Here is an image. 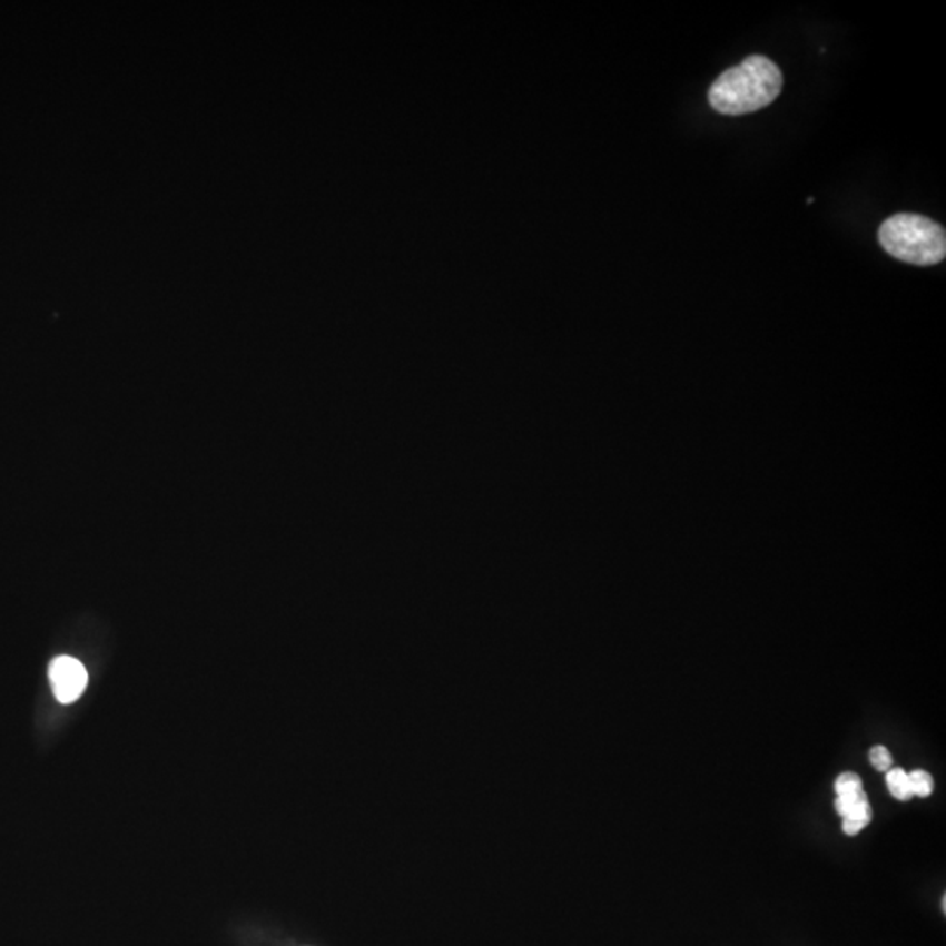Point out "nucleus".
I'll return each instance as SVG.
<instances>
[{"mask_svg":"<svg viewBox=\"0 0 946 946\" xmlns=\"http://www.w3.org/2000/svg\"><path fill=\"white\" fill-rule=\"evenodd\" d=\"M782 87V70L777 63L762 55H752L716 79L708 100L720 115H749L770 106Z\"/></svg>","mask_w":946,"mask_h":946,"instance_id":"obj_1","label":"nucleus"},{"mask_svg":"<svg viewBox=\"0 0 946 946\" xmlns=\"http://www.w3.org/2000/svg\"><path fill=\"white\" fill-rule=\"evenodd\" d=\"M869 761L878 771H889L893 768V756H890L889 749H885L884 745H877L869 750Z\"/></svg>","mask_w":946,"mask_h":946,"instance_id":"obj_8","label":"nucleus"},{"mask_svg":"<svg viewBox=\"0 0 946 946\" xmlns=\"http://www.w3.org/2000/svg\"><path fill=\"white\" fill-rule=\"evenodd\" d=\"M887 787H889L890 795L899 801H908V799L914 798L911 787H909L908 773L903 768H893V770L887 771Z\"/></svg>","mask_w":946,"mask_h":946,"instance_id":"obj_5","label":"nucleus"},{"mask_svg":"<svg viewBox=\"0 0 946 946\" xmlns=\"http://www.w3.org/2000/svg\"><path fill=\"white\" fill-rule=\"evenodd\" d=\"M908 778L909 787H911V795L918 796V798H927V796L933 795L934 780L927 771H911V773H908Z\"/></svg>","mask_w":946,"mask_h":946,"instance_id":"obj_6","label":"nucleus"},{"mask_svg":"<svg viewBox=\"0 0 946 946\" xmlns=\"http://www.w3.org/2000/svg\"><path fill=\"white\" fill-rule=\"evenodd\" d=\"M878 240L885 252L905 264L936 265L946 256L945 228L918 215H894L881 223Z\"/></svg>","mask_w":946,"mask_h":946,"instance_id":"obj_2","label":"nucleus"},{"mask_svg":"<svg viewBox=\"0 0 946 946\" xmlns=\"http://www.w3.org/2000/svg\"><path fill=\"white\" fill-rule=\"evenodd\" d=\"M835 789L838 796L854 795V792L865 790L863 789V780H860L859 775L850 773V771L841 773L836 778Z\"/></svg>","mask_w":946,"mask_h":946,"instance_id":"obj_7","label":"nucleus"},{"mask_svg":"<svg viewBox=\"0 0 946 946\" xmlns=\"http://www.w3.org/2000/svg\"><path fill=\"white\" fill-rule=\"evenodd\" d=\"M942 906H943V911H946V896H943Z\"/></svg>","mask_w":946,"mask_h":946,"instance_id":"obj_9","label":"nucleus"},{"mask_svg":"<svg viewBox=\"0 0 946 946\" xmlns=\"http://www.w3.org/2000/svg\"><path fill=\"white\" fill-rule=\"evenodd\" d=\"M50 682L60 703H75L87 689V668L70 656H58L50 664Z\"/></svg>","mask_w":946,"mask_h":946,"instance_id":"obj_3","label":"nucleus"},{"mask_svg":"<svg viewBox=\"0 0 946 946\" xmlns=\"http://www.w3.org/2000/svg\"><path fill=\"white\" fill-rule=\"evenodd\" d=\"M836 811L844 819L845 835L856 836L871 822V807L865 790L854 795L838 796L835 802Z\"/></svg>","mask_w":946,"mask_h":946,"instance_id":"obj_4","label":"nucleus"}]
</instances>
